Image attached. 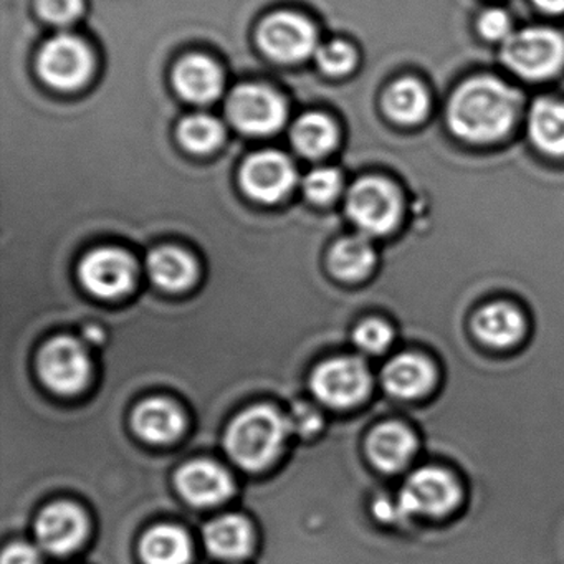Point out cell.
I'll list each match as a JSON object with an SVG mask.
<instances>
[{
  "instance_id": "1",
  "label": "cell",
  "mask_w": 564,
  "mask_h": 564,
  "mask_svg": "<svg viewBox=\"0 0 564 564\" xmlns=\"http://www.w3.org/2000/svg\"><path fill=\"white\" fill-rule=\"evenodd\" d=\"M520 91L494 75L462 82L447 105V124L467 144L488 147L505 140L521 113Z\"/></svg>"
},
{
  "instance_id": "11",
  "label": "cell",
  "mask_w": 564,
  "mask_h": 564,
  "mask_svg": "<svg viewBox=\"0 0 564 564\" xmlns=\"http://www.w3.org/2000/svg\"><path fill=\"white\" fill-rule=\"evenodd\" d=\"M296 173L289 158L276 151L253 154L240 171L243 191L262 203L283 199L295 186Z\"/></svg>"
},
{
  "instance_id": "3",
  "label": "cell",
  "mask_w": 564,
  "mask_h": 564,
  "mask_svg": "<svg viewBox=\"0 0 564 564\" xmlns=\"http://www.w3.org/2000/svg\"><path fill=\"white\" fill-rule=\"evenodd\" d=\"M289 429V421L273 409H250L240 414L227 431V451L243 468L259 470L279 455Z\"/></svg>"
},
{
  "instance_id": "26",
  "label": "cell",
  "mask_w": 564,
  "mask_h": 564,
  "mask_svg": "<svg viewBox=\"0 0 564 564\" xmlns=\"http://www.w3.org/2000/svg\"><path fill=\"white\" fill-rule=\"evenodd\" d=\"M141 556L147 564H187L191 556L189 540L180 528H154L143 538Z\"/></svg>"
},
{
  "instance_id": "32",
  "label": "cell",
  "mask_w": 564,
  "mask_h": 564,
  "mask_svg": "<svg viewBox=\"0 0 564 564\" xmlns=\"http://www.w3.org/2000/svg\"><path fill=\"white\" fill-rule=\"evenodd\" d=\"M39 11L52 24H70L80 18L84 0H39Z\"/></svg>"
},
{
  "instance_id": "35",
  "label": "cell",
  "mask_w": 564,
  "mask_h": 564,
  "mask_svg": "<svg viewBox=\"0 0 564 564\" xmlns=\"http://www.w3.org/2000/svg\"><path fill=\"white\" fill-rule=\"evenodd\" d=\"M531 2H533L534 8L540 9L544 14H564V0H531Z\"/></svg>"
},
{
  "instance_id": "2",
  "label": "cell",
  "mask_w": 564,
  "mask_h": 564,
  "mask_svg": "<svg viewBox=\"0 0 564 564\" xmlns=\"http://www.w3.org/2000/svg\"><path fill=\"white\" fill-rule=\"evenodd\" d=\"M501 62L521 80H551L564 70V34L543 25L517 29L501 45Z\"/></svg>"
},
{
  "instance_id": "28",
  "label": "cell",
  "mask_w": 564,
  "mask_h": 564,
  "mask_svg": "<svg viewBox=\"0 0 564 564\" xmlns=\"http://www.w3.org/2000/svg\"><path fill=\"white\" fill-rule=\"evenodd\" d=\"M315 55L319 68L329 77L348 75L356 67V62H358V54H356L352 45L343 41H332L328 44L322 45Z\"/></svg>"
},
{
  "instance_id": "24",
  "label": "cell",
  "mask_w": 564,
  "mask_h": 564,
  "mask_svg": "<svg viewBox=\"0 0 564 564\" xmlns=\"http://www.w3.org/2000/svg\"><path fill=\"white\" fill-rule=\"evenodd\" d=\"M376 263V252L368 237L352 236L339 240L329 256V269L338 279L355 280L369 275Z\"/></svg>"
},
{
  "instance_id": "12",
  "label": "cell",
  "mask_w": 564,
  "mask_h": 564,
  "mask_svg": "<svg viewBox=\"0 0 564 564\" xmlns=\"http://www.w3.org/2000/svg\"><path fill=\"white\" fill-rule=\"evenodd\" d=\"M84 285L91 293L113 299L128 292L134 282V262L117 249H100L85 257L80 267Z\"/></svg>"
},
{
  "instance_id": "5",
  "label": "cell",
  "mask_w": 564,
  "mask_h": 564,
  "mask_svg": "<svg viewBox=\"0 0 564 564\" xmlns=\"http://www.w3.org/2000/svg\"><path fill=\"white\" fill-rule=\"evenodd\" d=\"M462 487L457 478L442 467L419 468L409 475L399 495L404 514L415 517H447L460 505Z\"/></svg>"
},
{
  "instance_id": "8",
  "label": "cell",
  "mask_w": 564,
  "mask_h": 564,
  "mask_svg": "<svg viewBox=\"0 0 564 564\" xmlns=\"http://www.w3.org/2000/svg\"><path fill=\"white\" fill-rule=\"evenodd\" d=\"M227 113L234 127L247 134H272L286 120L280 95L262 85H242L230 95Z\"/></svg>"
},
{
  "instance_id": "4",
  "label": "cell",
  "mask_w": 564,
  "mask_h": 564,
  "mask_svg": "<svg viewBox=\"0 0 564 564\" xmlns=\"http://www.w3.org/2000/svg\"><path fill=\"white\" fill-rule=\"evenodd\" d=\"M346 209L366 237L388 236L401 223L404 199L398 184L388 177L368 176L352 184Z\"/></svg>"
},
{
  "instance_id": "13",
  "label": "cell",
  "mask_w": 564,
  "mask_h": 564,
  "mask_svg": "<svg viewBox=\"0 0 564 564\" xmlns=\"http://www.w3.org/2000/svg\"><path fill=\"white\" fill-rule=\"evenodd\" d=\"M37 540L48 553L74 551L87 533V520L75 505L57 503L45 508L37 520Z\"/></svg>"
},
{
  "instance_id": "30",
  "label": "cell",
  "mask_w": 564,
  "mask_h": 564,
  "mask_svg": "<svg viewBox=\"0 0 564 564\" xmlns=\"http://www.w3.org/2000/svg\"><path fill=\"white\" fill-rule=\"evenodd\" d=\"M513 19L500 8L487 9L478 15L477 32L484 41L503 45L514 34Z\"/></svg>"
},
{
  "instance_id": "21",
  "label": "cell",
  "mask_w": 564,
  "mask_h": 564,
  "mask_svg": "<svg viewBox=\"0 0 564 564\" xmlns=\"http://www.w3.org/2000/svg\"><path fill=\"white\" fill-rule=\"evenodd\" d=\"M133 425L147 441L170 442L183 432L184 417L173 402L150 399L134 412Z\"/></svg>"
},
{
  "instance_id": "23",
  "label": "cell",
  "mask_w": 564,
  "mask_h": 564,
  "mask_svg": "<svg viewBox=\"0 0 564 564\" xmlns=\"http://www.w3.org/2000/svg\"><path fill=\"white\" fill-rule=\"evenodd\" d=\"M151 279L161 289L171 290V292H180L193 285L197 275V267L193 257L180 249L154 250L151 253L150 262H148Z\"/></svg>"
},
{
  "instance_id": "17",
  "label": "cell",
  "mask_w": 564,
  "mask_h": 564,
  "mask_svg": "<svg viewBox=\"0 0 564 564\" xmlns=\"http://www.w3.org/2000/svg\"><path fill=\"white\" fill-rule=\"evenodd\" d=\"M432 98L429 88L415 77H402L386 88L382 110L389 120L401 127H417L431 113Z\"/></svg>"
},
{
  "instance_id": "34",
  "label": "cell",
  "mask_w": 564,
  "mask_h": 564,
  "mask_svg": "<svg viewBox=\"0 0 564 564\" xmlns=\"http://www.w3.org/2000/svg\"><path fill=\"white\" fill-rule=\"evenodd\" d=\"M2 564H42L41 556L34 547L24 543L11 544L4 551L2 556Z\"/></svg>"
},
{
  "instance_id": "15",
  "label": "cell",
  "mask_w": 564,
  "mask_h": 564,
  "mask_svg": "<svg viewBox=\"0 0 564 564\" xmlns=\"http://www.w3.org/2000/svg\"><path fill=\"white\" fill-rule=\"evenodd\" d=\"M475 336L491 348L503 349L518 345L527 335V319L511 303L495 302L481 306L475 313Z\"/></svg>"
},
{
  "instance_id": "9",
  "label": "cell",
  "mask_w": 564,
  "mask_h": 564,
  "mask_svg": "<svg viewBox=\"0 0 564 564\" xmlns=\"http://www.w3.org/2000/svg\"><path fill=\"white\" fill-rule=\"evenodd\" d=\"M313 391L333 408H351L368 395L371 376L358 358H336L316 369Z\"/></svg>"
},
{
  "instance_id": "6",
  "label": "cell",
  "mask_w": 564,
  "mask_h": 564,
  "mask_svg": "<svg viewBox=\"0 0 564 564\" xmlns=\"http://www.w3.org/2000/svg\"><path fill=\"white\" fill-rule=\"evenodd\" d=\"M39 72L51 87L77 90L87 84L94 72V55L82 39L58 35L42 48Z\"/></svg>"
},
{
  "instance_id": "27",
  "label": "cell",
  "mask_w": 564,
  "mask_h": 564,
  "mask_svg": "<svg viewBox=\"0 0 564 564\" xmlns=\"http://www.w3.org/2000/svg\"><path fill=\"white\" fill-rule=\"evenodd\" d=\"M181 143L193 153H209L224 140V128L216 118L207 115H193L180 124Z\"/></svg>"
},
{
  "instance_id": "7",
  "label": "cell",
  "mask_w": 564,
  "mask_h": 564,
  "mask_svg": "<svg viewBox=\"0 0 564 564\" xmlns=\"http://www.w3.org/2000/svg\"><path fill=\"white\" fill-rule=\"evenodd\" d=\"M259 44L273 61L296 64L316 54L318 37L308 19L293 12L270 15L259 29Z\"/></svg>"
},
{
  "instance_id": "22",
  "label": "cell",
  "mask_w": 564,
  "mask_h": 564,
  "mask_svg": "<svg viewBox=\"0 0 564 564\" xmlns=\"http://www.w3.org/2000/svg\"><path fill=\"white\" fill-rule=\"evenodd\" d=\"M204 540L210 553L227 560H237L249 553L252 546V530L247 520L230 514L207 524Z\"/></svg>"
},
{
  "instance_id": "16",
  "label": "cell",
  "mask_w": 564,
  "mask_h": 564,
  "mask_svg": "<svg viewBox=\"0 0 564 564\" xmlns=\"http://www.w3.org/2000/svg\"><path fill=\"white\" fill-rule=\"evenodd\" d=\"M417 452V438L408 425L386 422L378 425L368 438V454L379 470L394 474L411 464Z\"/></svg>"
},
{
  "instance_id": "31",
  "label": "cell",
  "mask_w": 564,
  "mask_h": 564,
  "mask_svg": "<svg viewBox=\"0 0 564 564\" xmlns=\"http://www.w3.org/2000/svg\"><path fill=\"white\" fill-rule=\"evenodd\" d=\"M343 187L341 174L333 167H319L306 176L305 193L313 203L328 204Z\"/></svg>"
},
{
  "instance_id": "29",
  "label": "cell",
  "mask_w": 564,
  "mask_h": 564,
  "mask_svg": "<svg viewBox=\"0 0 564 564\" xmlns=\"http://www.w3.org/2000/svg\"><path fill=\"white\" fill-rule=\"evenodd\" d=\"M394 332L382 319H366L356 328L355 343L369 355H381L391 346Z\"/></svg>"
},
{
  "instance_id": "20",
  "label": "cell",
  "mask_w": 564,
  "mask_h": 564,
  "mask_svg": "<svg viewBox=\"0 0 564 564\" xmlns=\"http://www.w3.org/2000/svg\"><path fill=\"white\" fill-rule=\"evenodd\" d=\"M177 487L194 505H216L232 494L229 475L210 462H193L181 468Z\"/></svg>"
},
{
  "instance_id": "25",
  "label": "cell",
  "mask_w": 564,
  "mask_h": 564,
  "mask_svg": "<svg viewBox=\"0 0 564 564\" xmlns=\"http://www.w3.org/2000/svg\"><path fill=\"white\" fill-rule=\"evenodd\" d=\"M292 140L303 156L315 160L333 151L338 143V130L325 115L310 113L296 121Z\"/></svg>"
},
{
  "instance_id": "19",
  "label": "cell",
  "mask_w": 564,
  "mask_h": 564,
  "mask_svg": "<svg viewBox=\"0 0 564 564\" xmlns=\"http://www.w3.org/2000/svg\"><path fill=\"white\" fill-rule=\"evenodd\" d=\"M173 80L181 97L194 104H209L223 94V72L204 55L183 58L174 70Z\"/></svg>"
},
{
  "instance_id": "18",
  "label": "cell",
  "mask_w": 564,
  "mask_h": 564,
  "mask_svg": "<svg viewBox=\"0 0 564 564\" xmlns=\"http://www.w3.org/2000/svg\"><path fill=\"white\" fill-rule=\"evenodd\" d=\"M528 138L544 156L564 158V100L540 97L531 104Z\"/></svg>"
},
{
  "instance_id": "10",
  "label": "cell",
  "mask_w": 564,
  "mask_h": 564,
  "mask_svg": "<svg viewBox=\"0 0 564 564\" xmlns=\"http://www.w3.org/2000/svg\"><path fill=\"white\" fill-rule=\"evenodd\" d=\"M39 368L48 388L61 394H75L90 378L87 352L70 338H57L48 343L42 349Z\"/></svg>"
},
{
  "instance_id": "14",
  "label": "cell",
  "mask_w": 564,
  "mask_h": 564,
  "mask_svg": "<svg viewBox=\"0 0 564 564\" xmlns=\"http://www.w3.org/2000/svg\"><path fill=\"white\" fill-rule=\"evenodd\" d=\"M437 382L434 362L415 352H402L386 365L382 384L389 394L399 399L427 395Z\"/></svg>"
},
{
  "instance_id": "33",
  "label": "cell",
  "mask_w": 564,
  "mask_h": 564,
  "mask_svg": "<svg viewBox=\"0 0 564 564\" xmlns=\"http://www.w3.org/2000/svg\"><path fill=\"white\" fill-rule=\"evenodd\" d=\"M290 427L295 429L300 434H312L316 429H319L322 419L315 409L310 408L308 404L296 405L293 411V419L289 422Z\"/></svg>"
}]
</instances>
